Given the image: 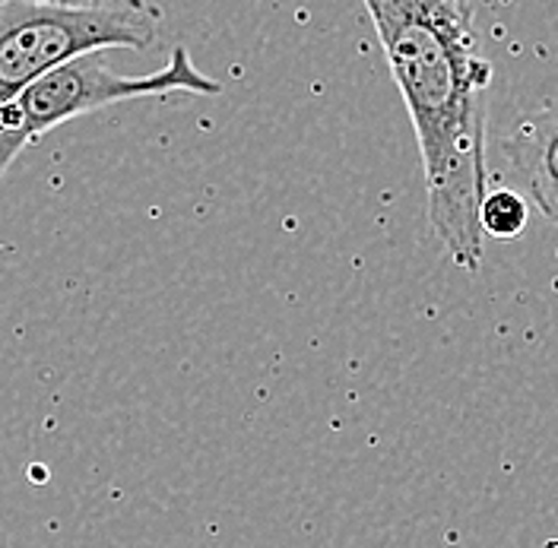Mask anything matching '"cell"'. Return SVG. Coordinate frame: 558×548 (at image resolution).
Instances as JSON below:
<instances>
[{
    "label": "cell",
    "mask_w": 558,
    "mask_h": 548,
    "mask_svg": "<svg viewBox=\"0 0 558 548\" xmlns=\"http://www.w3.org/2000/svg\"><path fill=\"white\" fill-rule=\"evenodd\" d=\"M219 96L222 83L207 76L194 64L184 45L172 48L169 61L143 76H121L102 61V51L80 54L68 64L45 73L26 86L13 102L0 108V181L13 159L45 137L48 131L61 127L70 118L99 111L108 105L149 99V96Z\"/></svg>",
    "instance_id": "cell-3"
},
{
    "label": "cell",
    "mask_w": 558,
    "mask_h": 548,
    "mask_svg": "<svg viewBox=\"0 0 558 548\" xmlns=\"http://www.w3.org/2000/svg\"><path fill=\"white\" fill-rule=\"evenodd\" d=\"M530 226V200L518 187H488L480 204V229L483 239L511 241L521 239Z\"/></svg>",
    "instance_id": "cell-5"
},
{
    "label": "cell",
    "mask_w": 558,
    "mask_h": 548,
    "mask_svg": "<svg viewBox=\"0 0 558 548\" xmlns=\"http://www.w3.org/2000/svg\"><path fill=\"white\" fill-rule=\"evenodd\" d=\"M45 3H96V0H45Z\"/></svg>",
    "instance_id": "cell-6"
},
{
    "label": "cell",
    "mask_w": 558,
    "mask_h": 548,
    "mask_svg": "<svg viewBox=\"0 0 558 548\" xmlns=\"http://www.w3.org/2000/svg\"><path fill=\"white\" fill-rule=\"evenodd\" d=\"M159 41V10L146 0L96 3H0V108L45 73L89 51H149Z\"/></svg>",
    "instance_id": "cell-2"
},
{
    "label": "cell",
    "mask_w": 558,
    "mask_h": 548,
    "mask_svg": "<svg viewBox=\"0 0 558 548\" xmlns=\"http://www.w3.org/2000/svg\"><path fill=\"white\" fill-rule=\"evenodd\" d=\"M546 548H558V536L556 539H549V543H546Z\"/></svg>",
    "instance_id": "cell-7"
},
{
    "label": "cell",
    "mask_w": 558,
    "mask_h": 548,
    "mask_svg": "<svg viewBox=\"0 0 558 548\" xmlns=\"http://www.w3.org/2000/svg\"><path fill=\"white\" fill-rule=\"evenodd\" d=\"M508 169L518 178L521 194L558 226V99L526 114L518 131L501 143Z\"/></svg>",
    "instance_id": "cell-4"
},
{
    "label": "cell",
    "mask_w": 558,
    "mask_h": 548,
    "mask_svg": "<svg viewBox=\"0 0 558 548\" xmlns=\"http://www.w3.org/2000/svg\"><path fill=\"white\" fill-rule=\"evenodd\" d=\"M416 131L428 222L451 260L483 267L492 68L470 0H362Z\"/></svg>",
    "instance_id": "cell-1"
},
{
    "label": "cell",
    "mask_w": 558,
    "mask_h": 548,
    "mask_svg": "<svg viewBox=\"0 0 558 548\" xmlns=\"http://www.w3.org/2000/svg\"><path fill=\"white\" fill-rule=\"evenodd\" d=\"M0 3H7V0H0Z\"/></svg>",
    "instance_id": "cell-8"
},
{
    "label": "cell",
    "mask_w": 558,
    "mask_h": 548,
    "mask_svg": "<svg viewBox=\"0 0 558 548\" xmlns=\"http://www.w3.org/2000/svg\"><path fill=\"white\" fill-rule=\"evenodd\" d=\"M470 3H473V0H470Z\"/></svg>",
    "instance_id": "cell-9"
}]
</instances>
